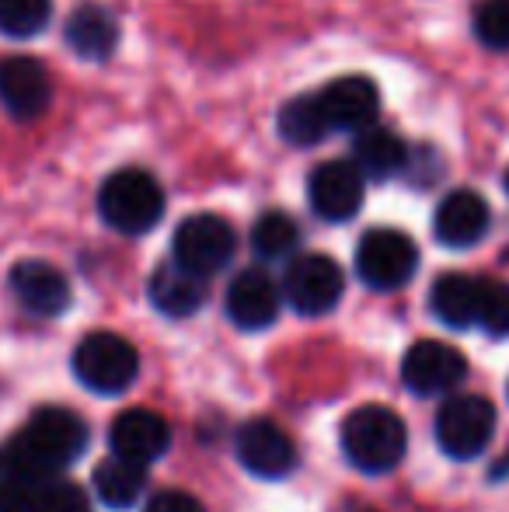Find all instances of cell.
Returning <instances> with one entry per match:
<instances>
[{
    "label": "cell",
    "instance_id": "obj_1",
    "mask_svg": "<svg viewBox=\"0 0 509 512\" xmlns=\"http://www.w3.org/2000/svg\"><path fill=\"white\" fill-rule=\"evenodd\" d=\"M88 450V425L70 408H39L25 429L0 446V488L28 492Z\"/></svg>",
    "mask_w": 509,
    "mask_h": 512
},
{
    "label": "cell",
    "instance_id": "obj_2",
    "mask_svg": "<svg viewBox=\"0 0 509 512\" xmlns=\"http://www.w3.org/2000/svg\"><path fill=\"white\" fill-rule=\"evenodd\" d=\"M342 450L363 474H387L405 460L408 429L391 408L360 405L342 422Z\"/></svg>",
    "mask_w": 509,
    "mask_h": 512
},
{
    "label": "cell",
    "instance_id": "obj_3",
    "mask_svg": "<svg viewBox=\"0 0 509 512\" xmlns=\"http://www.w3.org/2000/svg\"><path fill=\"white\" fill-rule=\"evenodd\" d=\"M98 213L119 234H147L164 216V192L154 175L140 168H123L105 178L98 192Z\"/></svg>",
    "mask_w": 509,
    "mask_h": 512
},
{
    "label": "cell",
    "instance_id": "obj_4",
    "mask_svg": "<svg viewBox=\"0 0 509 512\" xmlns=\"http://www.w3.org/2000/svg\"><path fill=\"white\" fill-rule=\"evenodd\" d=\"M74 373L88 391L112 398L133 387L140 373V352L116 331H95V335H84L74 349Z\"/></svg>",
    "mask_w": 509,
    "mask_h": 512
},
{
    "label": "cell",
    "instance_id": "obj_5",
    "mask_svg": "<svg viewBox=\"0 0 509 512\" xmlns=\"http://www.w3.org/2000/svg\"><path fill=\"white\" fill-rule=\"evenodd\" d=\"M171 251H175V265L189 269L199 279H210L231 265L234 251H238V234L224 216L192 213L189 220L178 223Z\"/></svg>",
    "mask_w": 509,
    "mask_h": 512
},
{
    "label": "cell",
    "instance_id": "obj_6",
    "mask_svg": "<svg viewBox=\"0 0 509 512\" xmlns=\"http://www.w3.org/2000/svg\"><path fill=\"white\" fill-rule=\"evenodd\" d=\"M496 436V408L482 394H457L436 411V443L447 457L475 460Z\"/></svg>",
    "mask_w": 509,
    "mask_h": 512
},
{
    "label": "cell",
    "instance_id": "obj_7",
    "mask_svg": "<svg viewBox=\"0 0 509 512\" xmlns=\"http://www.w3.org/2000/svg\"><path fill=\"white\" fill-rule=\"evenodd\" d=\"M415 269H419V248L408 234L391 227H377L363 234L360 248H356V272L370 290H401L412 283Z\"/></svg>",
    "mask_w": 509,
    "mask_h": 512
},
{
    "label": "cell",
    "instance_id": "obj_8",
    "mask_svg": "<svg viewBox=\"0 0 509 512\" xmlns=\"http://www.w3.org/2000/svg\"><path fill=\"white\" fill-rule=\"evenodd\" d=\"M342 290H346V276H342L339 262L328 255L293 258L283 276L286 304L304 317H321L328 310H335L342 300Z\"/></svg>",
    "mask_w": 509,
    "mask_h": 512
},
{
    "label": "cell",
    "instance_id": "obj_9",
    "mask_svg": "<svg viewBox=\"0 0 509 512\" xmlns=\"http://www.w3.org/2000/svg\"><path fill=\"white\" fill-rule=\"evenodd\" d=\"M464 377H468L464 352L440 338H422L401 359V380L419 398H440V394L457 391Z\"/></svg>",
    "mask_w": 509,
    "mask_h": 512
},
{
    "label": "cell",
    "instance_id": "obj_10",
    "mask_svg": "<svg viewBox=\"0 0 509 512\" xmlns=\"http://www.w3.org/2000/svg\"><path fill=\"white\" fill-rule=\"evenodd\" d=\"M234 450L248 474L265 481H279L297 467V446L272 418H252L234 436Z\"/></svg>",
    "mask_w": 509,
    "mask_h": 512
},
{
    "label": "cell",
    "instance_id": "obj_11",
    "mask_svg": "<svg viewBox=\"0 0 509 512\" xmlns=\"http://www.w3.org/2000/svg\"><path fill=\"white\" fill-rule=\"evenodd\" d=\"M318 95L321 115H325L328 129H342V133H360V129L374 126L377 108H381V91L370 77L363 74H349V77H335L332 84H325Z\"/></svg>",
    "mask_w": 509,
    "mask_h": 512
},
{
    "label": "cell",
    "instance_id": "obj_12",
    "mask_svg": "<svg viewBox=\"0 0 509 512\" xmlns=\"http://www.w3.org/2000/svg\"><path fill=\"white\" fill-rule=\"evenodd\" d=\"M307 199L321 220L346 223L363 206V175L353 161H325L307 178Z\"/></svg>",
    "mask_w": 509,
    "mask_h": 512
},
{
    "label": "cell",
    "instance_id": "obj_13",
    "mask_svg": "<svg viewBox=\"0 0 509 512\" xmlns=\"http://www.w3.org/2000/svg\"><path fill=\"white\" fill-rule=\"evenodd\" d=\"M109 443H112V457L129 460L136 467H147L168 453L171 425L164 422V415H157L150 408H129L112 422Z\"/></svg>",
    "mask_w": 509,
    "mask_h": 512
},
{
    "label": "cell",
    "instance_id": "obj_14",
    "mask_svg": "<svg viewBox=\"0 0 509 512\" xmlns=\"http://www.w3.org/2000/svg\"><path fill=\"white\" fill-rule=\"evenodd\" d=\"M0 102L14 119H39L53 102L49 70L32 56H7L0 60Z\"/></svg>",
    "mask_w": 509,
    "mask_h": 512
},
{
    "label": "cell",
    "instance_id": "obj_15",
    "mask_svg": "<svg viewBox=\"0 0 509 512\" xmlns=\"http://www.w3.org/2000/svg\"><path fill=\"white\" fill-rule=\"evenodd\" d=\"M11 290L18 304L35 317H60L70 307V283L56 265L25 258L11 269Z\"/></svg>",
    "mask_w": 509,
    "mask_h": 512
},
{
    "label": "cell",
    "instance_id": "obj_16",
    "mask_svg": "<svg viewBox=\"0 0 509 512\" xmlns=\"http://www.w3.org/2000/svg\"><path fill=\"white\" fill-rule=\"evenodd\" d=\"M489 203L475 189H454L443 196L433 216V234L443 248H471L489 234Z\"/></svg>",
    "mask_w": 509,
    "mask_h": 512
},
{
    "label": "cell",
    "instance_id": "obj_17",
    "mask_svg": "<svg viewBox=\"0 0 509 512\" xmlns=\"http://www.w3.org/2000/svg\"><path fill=\"white\" fill-rule=\"evenodd\" d=\"M227 317L241 331H262L279 317V290L262 269H245L227 290Z\"/></svg>",
    "mask_w": 509,
    "mask_h": 512
},
{
    "label": "cell",
    "instance_id": "obj_18",
    "mask_svg": "<svg viewBox=\"0 0 509 512\" xmlns=\"http://www.w3.org/2000/svg\"><path fill=\"white\" fill-rule=\"evenodd\" d=\"M63 39L81 60H109L119 46V25L102 4H81L70 14Z\"/></svg>",
    "mask_w": 509,
    "mask_h": 512
},
{
    "label": "cell",
    "instance_id": "obj_19",
    "mask_svg": "<svg viewBox=\"0 0 509 512\" xmlns=\"http://www.w3.org/2000/svg\"><path fill=\"white\" fill-rule=\"evenodd\" d=\"M353 168L374 182H387V178L401 175L408 168V147L384 126H367L356 133L353 140Z\"/></svg>",
    "mask_w": 509,
    "mask_h": 512
},
{
    "label": "cell",
    "instance_id": "obj_20",
    "mask_svg": "<svg viewBox=\"0 0 509 512\" xmlns=\"http://www.w3.org/2000/svg\"><path fill=\"white\" fill-rule=\"evenodd\" d=\"M150 304L161 310L164 317H192L206 304V279L192 276L189 269L175 262H164L161 269L150 276Z\"/></svg>",
    "mask_w": 509,
    "mask_h": 512
},
{
    "label": "cell",
    "instance_id": "obj_21",
    "mask_svg": "<svg viewBox=\"0 0 509 512\" xmlns=\"http://www.w3.org/2000/svg\"><path fill=\"white\" fill-rule=\"evenodd\" d=\"M429 307L447 328H471L478 321V279L464 272H447L433 283Z\"/></svg>",
    "mask_w": 509,
    "mask_h": 512
},
{
    "label": "cell",
    "instance_id": "obj_22",
    "mask_svg": "<svg viewBox=\"0 0 509 512\" xmlns=\"http://www.w3.org/2000/svg\"><path fill=\"white\" fill-rule=\"evenodd\" d=\"M147 488V467H136L129 460L109 457L95 467V495L109 509H129Z\"/></svg>",
    "mask_w": 509,
    "mask_h": 512
},
{
    "label": "cell",
    "instance_id": "obj_23",
    "mask_svg": "<svg viewBox=\"0 0 509 512\" xmlns=\"http://www.w3.org/2000/svg\"><path fill=\"white\" fill-rule=\"evenodd\" d=\"M279 133L293 147H314V143L325 140L332 129H328L325 115H321L318 95L290 98V102L279 108Z\"/></svg>",
    "mask_w": 509,
    "mask_h": 512
},
{
    "label": "cell",
    "instance_id": "obj_24",
    "mask_svg": "<svg viewBox=\"0 0 509 512\" xmlns=\"http://www.w3.org/2000/svg\"><path fill=\"white\" fill-rule=\"evenodd\" d=\"M300 244V227L293 216L279 213V209H269L255 220L252 227V248L258 258L265 262H279V258H290Z\"/></svg>",
    "mask_w": 509,
    "mask_h": 512
},
{
    "label": "cell",
    "instance_id": "obj_25",
    "mask_svg": "<svg viewBox=\"0 0 509 512\" xmlns=\"http://www.w3.org/2000/svg\"><path fill=\"white\" fill-rule=\"evenodd\" d=\"M53 18V0H0V32L7 39H32Z\"/></svg>",
    "mask_w": 509,
    "mask_h": 512
},
{
    "label": "cell",
    "instance_id": "obj_26",
    "mask_svg": "<svg viewBox=\"0 0 509 512\" xmlns=\"http://www.w3.org/2000/svg\"><path fill=\"white\" fill-rule=\"evenodd\" d=\"M28 506H32V512H91V499L74 481L49 478L28 488Z\"/></svg>",
    "mask_w": 509,
    "mask_h": 512
},
{
    "label": "cell",
    "instance_id": "obj_27",
    "mask_svg": "<svg viewBox=\"0 0 509 512\" xmlns=\"http://www.w3.org/2000/svg\"><path fill=\"white\" fill-rule=\"evenodd\" d=\"M478 328L492 338L509 335V283L503 279H478Z\"/></svg>",
    "mask_w": 509,
    "mask_h": 512
},
{
    "label": "cell",
    "instance_id": "obj_28",
    "mask_svg": "<svg viewBox=\"0 0 509 512\" xmlns=\"http://www.w3.org/2000/svg\"><path fill=\"white\" fill-rule=\"evenodd\" d=\"M475 39L492 53H509V0H482L475 7Z\"/></svg>",
    "mask_w": 509,
    "mask_h": 512
},
{
    "label": "cell",
    "instance_id": "obj_29",
    "mask_svg": "<svg viewBox=\"0 0 509 512\" xmlns=\"http://www.w3.org/2000/svg\"><path fill=\"white\" fill-rule=\"evenodd\" d=\"M143 512H206L203 502L189 492H178V488H164V492L150 495Z\"/></svg>",
    "mask_w": 509,
    "mask_h": 512
},
{
    "label": "cell",
    "instance_id": "obj_30",
    "mask_svg": "<svg viewBox=\"0 0 509 512\" xmlns=\"http://www.w3.org/2000/svg\"><path fill=\"white\" fill-rule=\"evenodd\" d=\"M0 512H32V506H28V492L0 488Z\"/></svg>",
    "mask_w": 509,
    "mask_h": 512
},
{
    "label": "cell",
    "instance_id": "obj_31",
    "mask_svg": "<svg viewBox=\"0 0 509 512\" xmlns=\"http://www.w3.org/2000/svg\"><path fill=\"white\" fill-rule=\"evenodd\" d=\"M506 192H509V171H506Z\"/></svg>",
    "mask_w": 509,
    "mask_h": 512
}]
</instances>
